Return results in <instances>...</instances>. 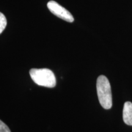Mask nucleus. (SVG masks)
Instances as JSON below:
<instances>
[{
    "mask_svg": "<svg viewBox=\"0 0 132 132\" xmlns=\"http://www.w3.org/2000/svg\"><path fill=\"white\" fill-rule=\"evenodd\" d=\"M29 75L34 82L37 85L52 88L56 85L55 75L48 69H32Z\"/></svg>",
    "mask_w": 132,
    "mask_h": 132,
    "instance_id": "f03ea898",
    "label": "nucleus"
},
{
    "mask_svg": "<svg viewBox=\"0 0 132 132\" xmlns=\"http://www.w3.org/2000/svg\"><path fill=\"white\" fill-rule=\"evenodd\" d=\"M123 120L125 124L132 125V103L126 102L123 108Z\"/></svg>",
    "mask_w": 132,
    "mask_h": 132,
    "instance_id": "20e7f679",
    "label": "nucleus"
},
{
    "mask_svg": "<svg viewBox=\"0 0 132 132\" xmlns=\"http://www.w3.org/2000/svg\"><path fill=\"white\" fill-rule=\"evenodd\" d=\"M97 92L99 102L104 109L109 110L112 107L111 85L105 76H99L97 80Z\"/></svg>",
    "mask_w": 132,
    "mask_h": 132,
    "instance_id": "f257e3e1",
    "label": "nucleus"
},
{
    "mask_svg": "<svg viewBox=\"0 0 132 132\" xmlns=\"http://www.w3.org/2000/svg\"><path fill=\"white\" fill-rule=\"evenodd\" d=\"M7 25V20L4 15L0 12V34L4 30Z\"/></svg>",
    "mask_w": 132,
    "mask_h": 132,
    "instance_id": "39448f33",
    "label": "nucleus"
},
{
    "mask_svg": "<svg viewBox=\"0 0 132 132\" xmlns=\"http://www.w3.org/2000/svg\"><path fill=\"white\" fill-rule=\"evenodd\" d=\"M47 7L51 12L61 19L67 22L72 23L74 21L73 16L67 9L59 4L54 1H50L48 3Z\"/></svg>",
    "mask_w": 132,
    "mask_h": 132,
    "instance_id": "7ed1b4c3",
    "label": "nucleus"
},
{
    "mask_svg": "<svg viewBox=\"0 0 132 132\" xmlns=\"http://www.w3.org/2000/svg\"><path fill=\"white\" fill-rule=\"evenodd\" d=\"M0 132H11L7 125L0 120Z\"/></svg>",
    "mask_w": 132,
    "mask_h": 132,
    "instance_id": "423d86ee",
    "label": "nucleus"
}]
</instances>
